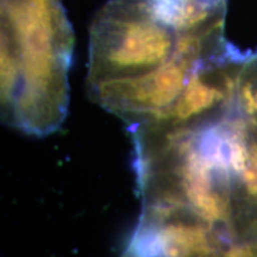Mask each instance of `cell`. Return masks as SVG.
Returning <instances> with one entry per match:
<instances>
[{
  "label": "cell",
  "mask_w": 257,
  "mask_h": 257,
  "mask_svg": "<svg viewBox=\"0 0 257 257\" xmlns=\"http://www.w3.org/2000/svg\"><path fill=\"white\" fill-rule=\"evenodd\" d=\"M74 32L60 0H2V119L47 136L66 119Z\"/></svg>",
  "instance_id": "1"
},
{
  "label": "cell",
  "mask_w": 257,
  "mask_h": 257,
  "mask_svg": "<svg viewBox=\"0 0 257 257\" xmlns=\"http://www.w3.org/2000/svg\"><path fill=\"white\" fill-rule=\"evenodd\" d=\"M229 43L225 31L184 36L174 56L159 68L142 75L87 86L88 95L128 127L155 120L174 105L200 63Z\"/></svg>",
  "instance_id": "3"
},
{
  "label": "cell",
  "mask_w": 257,
  "mask_h": 257,
  "mask_svg": "<svg viewBox=\"0 0 257 257\" xmlns=\"http://www.w3.org/2000/svg\"><path fill=\"white\" fill-rule=\"evenodd\" d=\"M182 37L147 0H108L89 28L86 87L159 68L174 56Z\"/></svg>",
  "instance_id": "2"
},
{
  "label": "cell",
  "mask_w": 257,
  "mask_h": 257,
  "mask_svg": "<svg viewBox=\"0 0 257 257\" xmlns=\"http://www.w3.org/2000/svg\"><path fill=\"white\" fill-rule=\"evenodd\" d=\"M163 23L181 36L225 31L227 0H147Z\"/></svg>",
  "instance_id": "5"
},
{
  "label": "cell",
  "mask_w": 257,
  "mask_h": 257,
  "mask_svg": "<svg viewBox=\"0 0 257 257\" xmlns=\"http://www.w3.org/2000/svg\"><path fill=\"white\" fill-rule=\"evenodd\" d=\"M234 243L188 208L143 205L119 257H220Z\"/></svg>",
  "instance_id": "4"
}]
</instances>
